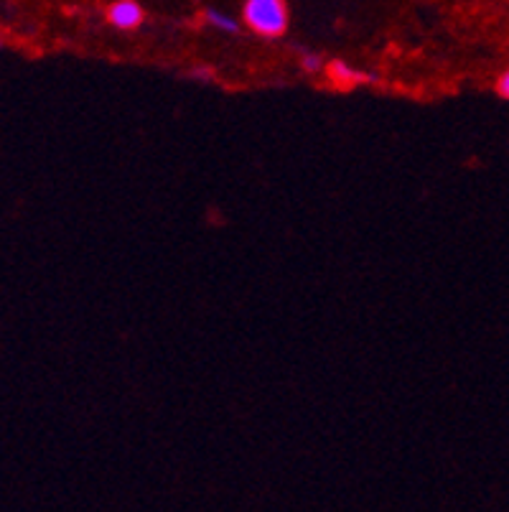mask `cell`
Wrapping results in <instances>:
<instances>
[{
  "instance_id": "6da1fadb",
  "label": "cell",
  "mask_w": 509,
  "mask_h": 512,
  "mask_svg": "<svg viewBox=\"0 0 509 512\" xmlns=\"http://www.w3.org/2000/svg\"><path fill=\"white\" fill-rule=\"evenodd\" d=\"M242 18L258 36L278 39L288 31V3L286 0H245Z\"/></svg>"
},
{
  "instance_id": "7a4b0ae2",
  "label": "cell",
  "mask_w": 509,
  "mask_h": 512,
  "mask_svg": "<svg viewBox=\"0 0 509 512\" xmlns=\"http://www.w3.org/2000/svg\"><path fill=\"white\" fill-rule=\"evenodd\" d=\"M326 74H329L331 82L344 92L352 90V87L357 85H370V82H375L372 74L362 72V69H354L352 64L342 62V59H334V62L326 64Z\"/></svg>"
},
{
  "instance_id": "3957f363",
  "label": "cell",
  "mask_w": 509,
  "mask_h": 512,
  "mask_svg": "<svg viewBox=\"0 0 509 512\" xmlns=\"http://www.w3.org/2000/svg\"><path fill=\"white\" fill-rule=\"evenodd\" d=\"M107 21L120 31H133L143 23V6L138 0H115L107 8Z\"/></svg>"
},
{
  "instance_id": "277c9868",
  "label": "cell",
  "mask_w": 509,
  "mask_h": 512,
  "mask_svg": "<svg viewBox=\"0 0 509 512\" xmlns=\"http://www.w3.org/2000/svg\"><path fill=\"white\" fill-rule=\"evenodd\" d=\"M204 18H207V23L212 26V29L222 31V34H237V31H240V23H237V18H232L230 13L217 11V8H207Z\"/></svg>"
},
{
  "instance_id": "5b68a950",
  "label": "cell",
  "mask_w": 509,
  "mask_h": 512,
  "mask_svg": "<svg viewBox=\"0 0 509 512\" xmlns=\"http://www.w3.org/2000/svg\"><path fill=\"white\" fill-rule=\"evenodd\" d=\"M301 69L306 74H316L324 69V59L319 57V54H311V51H306V54H301Z\"/></svg>"
},
{
  "instance_id": "8992f818",
  "label": "cell",
  "mask_w": 509,
  "mask_h": 512,
  "mask_svg": "<svg viewBox=\"0 0 509 512\" xmlns=\"http://www.w3.org/2000/svg\"><path fill=\"white\" fill-rule=\"evenodd\" d=\"M497 95L504 97V100H509V69L497 79Z\"/></svg>"
},
{
  "instance_id": "52a82bcc",
  "label": "cell",
  "mask_w": 509,
  "mask_h": 512,
  "mask_svg": "<svg viewBox=\"0 0 509 512\" xmlns=\"http://www.w3.org/2000/svg\"><path fill=\"white\" fill-rule=\"evenodd\" d=\"M194 77H199V79H212V72H209L207 67H199V69H194Z\"/></svg>"
}]
</instances>
